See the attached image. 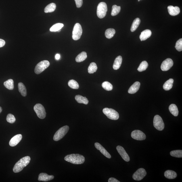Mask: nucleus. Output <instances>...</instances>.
Here are the masks:
<instances>
[{"label":"nucleus","mask_w":182,"mask_h":182,"mask_svg":"<svg viewBox=\"0 0 182 182\" xmlns=\"http://www.w3.org/2000/svg\"><path fill=\"white\" fill-rule=\"evenodd\" d=\"M64 160L74 164H81L85 162V158L82 155L79 154H72L67 155Z\"/></svg>","instance_id":"1"},{"label":"nucleus","mask_w":182,"mask_h":182,"mask_svg":"<svg viewBox=\"0 0 182 182\" xmlns=\"http://www.w3.org/2000/svg\"><path fill=\"white\" fill-rule=\"evenodd\" d=\"M30 161V158L29 156L24 157L18 161L15 164L13 171L14 173H18L22 171L24 167L29 164Z\"/></svg>","instance_id":"2"},{"label":"nucleus","mask_w":182,"mask_h":182,"mask_svg":"<svg viewBox=\"0 0 182 182\" xmlns=\"http://www.w3.org/2000/svg\"><path fill=\"white\" fill-rule=\"evenodd\" d=\"M69 130V127L68 126H65L59 129L55 133L53 137V140L55 141H58L62 138L67 133Z\"/></svg>","instance_id":"3"},{"label":"nucleus","mask_w":182,"mask_h":182,"mask_svg":"<svg viewBox=\"0 0 182 182\" xmlns=\"http://www.w3.org/2000/svg\"><path fill=\"white\" fill-rule=\"evenodd\" d=\"M103 113L110 120H117L119 118V115L116 111L111 108H107L103 109Z\"/></svg>","instance_id":"4"},{"label":"nucleus","mask_w":182,"mask_h":182,"mask_svg":"<svg viewBox=\"0 0 182 182\" xmlns=\"http://www.w3.org/2000/svg\"><path fill=\"white\" fill-rule=\"evenodd\" d=\"M108 9L106 3L101 2L99 4L97 7V15L99 18L102 19L106 16Z\"/></svg>","instance_id":"5"},{"label":"nucleus","mask_w":182,"mask_h":182,"mask_svg":"<svg viewBox=\"0 0 182 182\" xmlns=\"http://www.w3.org/2000/svg\"><path fill=\"white\" fill-rule=\"evenodd\" d=\"M82 34L81 26L79 23H76L75 25L72 32V38L74 40H79L81 37Z\"/></svg>","instance_id":"6"},{"label":"nucleus","mask_w":182,"mask_h":182,"mask_svg":"<svg viewBox=\"0 0 182 182\" xmlns=\"http://www.w3.org/2000/svg\"><path fill=\"white\" fill-rule=\"evenodd\" d=\"M50 62L48 60H43L36 65L34 72L36 74H39L44 71L49 66Z\"/></svg>","instance_id":"7"},{"label":"nucleus","mask_w":182,"mask_h":182,"mask_svg":"<svg viewBox=\"0 0 182 182\" xmlns=\"http://www.w3.org/2000/svg\"><path fill=\"white\" fill-rule=\"evenodd\" d=\"M34 110L38 117L41 119L45 118L46 116V112L44 107L40 104H36L34 107Z\"/></svg>","instance_id":"8"},{"label":"nucleus","mask_w":182,"mask_h":182,"mask_svg":"<svg viewBox=\"0 0 182 182\" xmlns=\"http://www.w3.org/2000/svg\"><path fill=\"white\" fill-rule=\"evenodd\" d=\"M154 126L155 128L158 131H161L164 128V124L162 118L158 115H156L154 119Z\"/></svg>","instance_id":"9"},{"label":"nucleus","mask_w":182,"mask_h":182,"mask_svg":"<svg viewBox=\"0 0 182 182\" xmlns=\"http://www.w3.org/2000/svg\"><path fill=\"white\" fill-rule=\"evenodd\" d=\"M131 136L133 139L137 140H143L146 138L145 134L139 130H135L132 132Z\"/></svg>","instance_id":"10"},{"label":"nucleus","mask_w":182,"mask_h":182,"mask_svg":"<svg viewBox=\"0 0 182 182\" xmlns=\"http://www.w3.org/2000/svg\"><path fill=\"white\" fill-rule=\"evenodd\" d=\"M146 175V172L144 169L140 168L133 174V178L135 181H140L142 180Z\"/></svg>","instance_id":"11"},{"label":"nucleus","mask_w":182,"mask_h":182,"mask_svg":"<svg viewBox=\"0 0 182 182\" xmlns=\"http://www.w3.org/2000/svg\"><path fill=\"white\" fill-rule=\"evenodd\" d=\"M173 65V62L171 58H168L163 62L161 65V69L163 71H166L170 69Z\"/></svg>","instance_id":"12"},{"label":"nucleus","mask_w":182,"mask_h":182,"mask_svg":"<svg viewBox=\"0 0 182 182\" xmlns=\"http://www.w3.org/2000/svg\"><path fill=\"white\" fill-rule=\"evenodd\" d=\"M116 149L119 154H120L124 160L126 162L129 161H130V157L123 147L120 146H118L116 147Z\"/></svg>","instance_id":"13"},{"label":"nucleus","mask_w":182,"mask_h":182,"mask_svg":"<svg viewBox=\"0 0 182 182\" xmlns=\"http://www.w3.org/2000/svg\"><path fill=\"white\" fill-rule=\"evenodd\" d=\"M95 148L100 151L101 154L104 155L105 156L109 158H111L110 154L100 144L97 142L95 143Z\"/></svg>","instance_id":"14"},{"label":"nucleus","mask_w":182,"mask_h":182,"mask_svg":"<svg viewBox=\"0 0 182 182\" xmlns=\"http://www.w3.org/2000/svg\"><path fill=\"white\" fill-rule=\"evenodd\" d=\"M22 138V135L21 134H18L15 135L9 141V145L11 147L16 146L21 140Z\"/></svg>","instance_id":"15"},{"label":"nucleus","mask_w":182,"mask_h":182,"mask_svg":"<svg viewBox=\"0 0 182 182\" xmlns=\"http://www.w3.org/2000/svg\"><path fill=\"white\" fill-rule=\"evenodd\" d=\"M169 13L172 16H175L179 15L180 12V9L179 7L170 5L168 7Z\"/></svg>","instance_id":"16"},{"label":"nucleus","mask_w":182,"mask_h":182,"mask_svg":"<svg viewBox=\"0 0 182 182\" xmlns=\"http://www.w3.org/2000/svg\"><path fill=\"white\" fill-rule=\"evenodd\" d=\"M54 177L52 175H49L46 173H40L38 177V181H47L52 180Z\"/></svg>","instance_id":"17"},{"label":"nucleus","mask_w":182,"mask_h":182,"mask_svg":"<svg viewBox=\"0 0 182 182\" xmlns=\"http://www.w3.org/2000/svg\"><path fill=\"white\" fill-rule=\"evenodd\" d=\"M140 83L139 82H136L132 85L128 90V93L134 94L137 92L140 89Z\"/></svg>","instance_id":"18"},{"label":"nucleus","mask_w":182,"mask_h":182,"mask_svg":"<svg viewBox=\"0 0 182 182\" xmlns=\"http://www.w3.org/2000/svg\"><path fill=\"white\" fill-rule=\"evenodd\" d=\"M151 34H152V32L150 30H146L141 32L140 35V39L141 41H145L150 37Z\"/></svg>","instance_id":"19"},{"label":"nucleus","mask_w":182,"mask_h":182,"mask_svg":"<svg viewBox=\"0 0 182 182\" xmlns=\"http://www.w3.org/2000/svg\"><path fill=\"white\" fill-rule=\"evenodd\" d=\"M122 57L121 56H118L115 59L113 65V68L114 70H118L120 68L122 64Z\"/></svg>","instance_id":"20"},{"label":"nucleus","mask_w":182,"mask_h":182,"mask_svg":"<svg viewBox=\"0 0 182 182\" xmlns=\"http://www.w3.org/2000/svg\"><path fill=\"white\" fill-rule=\"evenodd\" d=\"M164 175L168 179H173L177 177V174L175 171L168 170L165 172Z\"/></svg>","instance_id":"21"},{"label":"nucleus","mask_w":182,"mask_h":182,"mask_svg":"<svg viewBox=\"0 0 182 182\" xmlns=\"http://www.w3.org/2000/svg\"><path fill=\"white\" fill-rule=\"evenodd\" d=\"M76 100L77 102L80 104H83L87 105L89 103V101L87 97H83L80 95H76L75 97Z\"/></svg>","instance_id":"22"},{"label":"nucleus","mask_w":182,"mask_h":182,"mask_svg":"<svg viewBox=\"0 0 182 182\" xmlns=\"http://www.w3.org/2000/svg\"><path fill=\"white\" fill-rule=\"evenodd\" d=\"M174 80L173 79H170L166 81L163 86L164 89L166 91H169L173 87Z\"/></svg>","instance_id":"23"},{"label":"nucleus","mask_w":182,"mask_h":182,"mask_svg":"<svg viewBox=\"0 0 182 182\" xmlns=\"http://www.w3.org/2000/svg\"><path fill=\"white\" fill-rule=\"evenodd\" d=\"M19 91L23 97H26L27 95V91L25 86L22 82H20L18 84Z\"/></svg>","instance_id":"24"},{"label":"nucleus","mask_w":182,"mask_h":182,"mask_svg":"<svg viewBox=\"0 0 182 182\" xmlns=\"http://www.w3.org/2000/svg\"><path fill=\"white\" fill-rule=\"evenodd\" d=\"M170 113L174 116H177L179 115V110L175 104H172L169 108Z\"/></svg>","instance_id":"25"},{"label":"nucleus","mask_w":182,"mask_h":182,"mask_svg":"<svg viewBox=\"0 0 182 182\" xmlns=\"http://www.w3.org/2000/svg\"><path fill=\"white\" fill-rule=\"evenodd\" d=\"M87 58V53L85 52H82L79 54L76 58L77 62H83Z\"/></svg>","instance_id":"26"},{"label":"nucleus","mask_w":182,"mask_h":182,"mask_svg":"<svg viewBox=\"0 0 182 182\" xmlns=\"http://www.w3.org/2000/svg\"><path fill=\"white\" fill-rule=\"evenodd\" d=\"M140 22L141 20L139 18H136L134 20L131 28V32H134L137 30V29L138 27L140 24Z\"/></svg>","instance_id":"27"},{"label":"nucleus","mask_w":182,"mask_h":182,"mask_svg":"<svg viewBox=\"0 0 182 182\" xmlns=\"http://www.w3.org/2000/svg\"><path fill=\"white\" fill-rule=\"evenodd\" d=\"M56 9V4L53 3H51L46 7L44 9V11L46 13H51L54 11Z\"/></svg>","instance_id":"28"},{"label":"nucleus","mask_w":182,"mask_h":182,"mask_svg":"<svg viewBox=\"0 0 182 182\" xmlns=\"http://www.w3.org/2000/svg\"><path fill=\"white\" fill-rule=\"evenodd\" d=\"M14 82L13 80L9 79L4 82V85L7 89L12 90L14 89Z\"/></svg>","instance_id":"29"},{"label":"nucleus","mask_w":182,"mask_h":182,"mask_svg":"<svg viewBox=\"0 0 182 182\" xmlns=\"http://www.w3.org/2000/svg\"><path fill=\"white\" fill-rule=\"evenodd\" d=\"M116 32V30L114 29L109 28L105 31V36L107 39H110L113 37Z\"/></svg>","instance_id":"30"},{"label":"nucleus","mask_w":182,"mask_h":182,"mask_svg":"<svg viewBox=\"0 0 182 182\" xmlns=\"http://www.w3.org/2000/svg\"><path fill=\"white\" fill-rule=\"evenodd\" d=\"M97 68L96 64L95 62H92L90 64L89 68H88V72L89 74H93L97 71Z\"/></svg>","instance_id":"31"},{"label":"nucleus","mask_w":182,"mask_h":182,"mask_svg":"<svg viewBox=\"0 0 182 182\" xmlns=\"http://www.w3.org/2000/svg\"><path fill=\"white\" fill-rule=\"evenodd\" d=\"M148 63L146 61H143L142 62L138 68V70L139 72H142L146 70L148 66Z\"/></svg>","instance_id":"32"},{"label":"nucleus","mask_w":182,"mask_h":182,"mask_svg":"<svg viewBox=\"0 0 182 182\" xmlns=\"http://www.w3.org/2000/svg\"><path fill=\"white\" fill-rule=\"evenodd\" d=\"M64 26V25L63 24L58 23V24H55L53 25L50 28V30L51 32H58L59 30H60Z\"/></svg>","instance_id":"33"},{"label":"nucleus","mask_w":182,"mask_h":182,"mask_svg":"<svg viewBox=\"0 0 182 182\" xmlns=\"http://www.w3.org/2000/svg\"><path fill=\"white\" fill-rule=\"evenodd\" d=\"M68 85L71 89H78L79 88V85L78 82L74 80H70L68 83Z\"/></svg>","instance_id":"34"},{"label":"nucleus","mask_w":182,"mask_h":182,"mask_svg":"<svg viewBox=\"0 0 182 182\" xmlns=\"http://www.w3.org/2000/svg\"><path fill=\"white\" fill-rule=\"evenodd\" d=\"M121 7L114 5L112 7V10L111 15L112 16H115L119 13L120 11Z\"/></svg>","instance_id":"35"},{"label":"nucleus","mask_w":182,"mask_h":182,"mask_svg":"<svg viewBox=\"0 0 182 182\" xmlns=\"http://www.w3.org/2000/svg\"><path fill=\"white\" fill-rule=\"evenodd\" d=\"M102 87L107 91H112L113 87L112 84L108 81H105L102 84Z\"/></svg>","instance_id":"36"},{"label":"nucleus","mask_w":182,"mask_h":182,"mask_svg":"<svg viewBox=\"0 0 182 182\" xmlns=\"http://www.w3.org/2000/svg\"><path fill=\"white\" fill-rule=\"evenodd\" d=\"M171 156L176 157V158H182V150H175L171 151L170 152Z\"/></svg>","instance_id":"37"},{"label":"nucleus","mask_w":182,"mask_h":182,"mask_svg":"<svg viewBox=\"0 0 182 182\" xmlns=\"http://www.w3.org/2000/svg\"><path fill=\"white\" fill-rule=\"evenodd\" d=\"M6 120L7 122L9 123L13 124L16 121V118H15L14 115L11 114H9L7 115Z\"/></svg>","instance_id":"38"},{"label":"nucleus","mask_w":182,"mask_h":182,"mask_svg":"<svg viewBox=\"0 0 182 182\" xmlns=\"http://www.w3.org/2000/svg\"><path fill=\"white\" fill-rule=\"evenodd\" d=\"M175 48L178 51L181 52L182 51V39H179L176 43Z\"/></svg>","instance_id":"39"},{"label":"nucleus","mask_w":182,"mask_h":182,"mask_svg":"<svg viewBox=\"0 0 182 182\" xmlns=\"http://www.w3.org/2000/svg\"><path fill=\"white\" fill-rule=\"evenodd\" d=\"M75 1L77 7L80 8L83 4V0H75Z\"/></svg>","instance_id":"40"},{"label":"nucleus","mask_w":182,"mask_h":182,"mask_svg":"<svg viewBox=\"0 0 182 182\" xmlns=\"http://www.w3.org/2000/svg\"><path fill=\"white\" fill-rule=\"evenodd\" d=\"M109 182H120L118 180L115 179V178L111 177L108 179Z\"/></svg>","instance_id":"41"},{"label":"nucleus","mask_w":182,"mask_h":182,"mask_svg":"<svg viewBox=\"0 0 182 182\" xmlns=\"http://www.w3.org/2000/svg\"><path fill=\"white\" fill-rule=\"evenodd\" d=\"M5 42L4 40L0 39V48L2 47L5 45Z\"/></svg>","instance_id":"42"},{"label":"nucleus","mask_w":182,"mask_h":182,"mask_svg":"<svg viewBox=\"0 0 182 182\" xmlns=\"http://www.w3.org/2000/svg\"><path fill=\"white\" fill-rule=\"evenodd\" d=\"M60 54H57L55 55V58L56 60H58L60 59Z\"/></svg>","instance_id":"43"},{"label":"nucleus","mask_w":182,"mask_h":182,"mask_svg":"<svg viewBox=\"0 0 182 182\" xmlns=\"http://www.w3.org/2000/svg\"><path fill=\"white\" fill-rule=\"evenodd\" d=\"M2 111V108L1 107H0V113Z\"/></svg>","instance_id":"44"},{"label":"nucleus","mask_w":182,"mask_h":182,"mask_svg":"<svg viewBox=\"0 0 182 182\" xmlns=\"http://www.w3.org/2000/svg\"><path fill=\"white\" fill-rule=\"evenodd\" d=\"M140 1V0H138V1Z\"/></svg>","instance_id":"45"},{"label":"nucleus","mask_w":182,"mask_h":182,"mask_svg":"<svg viewBox=\"0 0 182 182\" xmlns=\"http://www.w3.org/2000/svg\"></svg>","instance_id":"46"}]
</instances>
